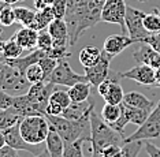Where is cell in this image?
I'll list each match as a JSON object with an SVG mask.
<instances>
[{"mask_svg":"<svg viewBox=\"0 0 160 157\" xmlns=\"http://www.w3.org/2000/svg\"><path fill=\"white\" fill-rule=\"evenodd\" d=\"M156 86H160V67L156 68Z\"/></svg>","mask_w":160,"mask_h":157,"instance_id":"cell-51","label":"cell"},{"mask_svg":"<svg viewBox=\"0 0 160 157\" xmlns=\"http://www.w3.org/2000/svg\"><path fill=\"white\" fill-rule=\"evenodd\" d=\"M4 3H7V4H15V3H19L22 2V0H3Z\"/></svg>","mask_w":160,"mask_h":157,"instance_id":"cell-52","label":"cell"},{"mask_svg":"<svg viewBox=\"0 0 160 157\" xmlns=\"http://www.w3.org/2000/svg\"><path fill=\"white\" fill-rule=\"evenodd\" d=\"M3 134L6 137L7 145L14 148L15 150H25V152L32 153V155H38L41 152L38 145H32L23 140V137L21 135V131H19V123L3 130Z\"/></svg>","mask_w":160,"mask_h":157,"instance_id":"cell-13","label":"cell"},{"mask_svg":"<svg viewBox=\"0 0 160 157\" xmlns=\"http://www.w3.org/2000/svg\"><path fill=\"white\" fill-rule=\"evenodd\" d=\"M14 15H15V22L22 25L23 27H30L34 22L36 11L28 8V7H14Z\"/></svg>","mask_w":160,"mask_h":157,"instance_id":"cell-26","label":"cell"},{"mask_svg":"<svg viewBox=\"0 0 160 157\" xmlns=\"http://www.w3.org/2000/svg\"><path fill=\"white\" fill-rule=\"evenodd\" d=\"M48 103H52V104H56L62 107L63 109H66L68 105L71 104V98L68 96V92H64V90H55L49 97V101Z\"/></svg>","mask_w":160,"mask_h":157,"instance_id":"cell-36","label":"cell"},{"mask_svg":"<svg viewBox=\"0 0 160 157\" xmlns=\"http://www.w3.org/2000/svg\"><path fill=\"white\" fill-rule=\"evenodd\" d=\"M55 19V15H53V11L52 8L49 7H44V8L41 10H37L36 11V18H34V22L33 25H32V29H34V30H44V29L48 27V25Z\"/></svg>","mask_w":160,"mask_h":157,"instance_id":"cell-23","label":"cell"},{"mask_svg":"<svg viewBox=\"0 0 160 157\" xmlns=\"http://www.w3.org/2000/svg\"><path fill=\"white\" fill-rule=\"evenodd\" d=\"M133 57L137 64H148L155 70L160 67V52L155 51L147 42H141L140 48L133 53Z\"/></svg>","mask_w":160,"mask_h":157,"instance_id":"cell-15","label":"cell"},{"mask_svg":"<svg viewBox=\"0 0 160 157\" xmlns=\"http://www.w3.org/2000/svg\"><path fill=\"white\" fill-rule=\"evenodd\" d=\"M12 103H14V97L10 96L8 92L0 89V108L8 109V108H11Z\"/></svg>","mask_w":160,"mask_h":157,"instance_id":"cell-44","label":"cell"},{"mask_svg":"<svg viewBox=\"0 0 160 157\" xmlns=\"http://www.w3.org/2000/svg\"><path fill=\"white\" fill-rule=\"evenodd\" d=\"M47 55L51 57H53V59H56V60L66 59V57L71 56V53L68 52L67 47H52V48L47 52Z\"/></svg>","mask_w":160,"mask_h":157,"instance_id":"cell-42","label":"cell"},{"mask_svg":"<svg viewBox=\"0 0 160 157\" xmlns=\"http://www.w3.org/2000/svg\"><path fill=\"white\" fill-rule=\"evenodd\" d=\"M100 56H101V51L97 47H93V45L85 47L79 52V63L82 64L83 68L92 67V66H94L99 61Z\"/></svg>","mask_w":160,"mask_h":157,"instance_id":"cell-25","label":"cell"},{"mask_svg":"<svg viewBox=\"0 0 160 157\" xmlns=\"http://www.w3.org/2000/svg\"><path fill=\"white\" fill-rule=\"evenodd\" d=\"M12 23H15V15H14V7L6 6L4 8L0 10V25H3L4 27L11 26Z\"/></svg>","mask_w":160,"mask_h":157,"instance_id":"cell-40","label":"cell"},{"mask_svg":"<svg viewBox=\"0 0 160 157\" xmlns=\"http://www.w3.org/2000/svg\"><path fill=\"white\" fill-rule=\"evenodd\" d=\"M56 90V85L49 81H41L37 83L30 85L28 90V96L32 100V103L36 105V108L41 112L42 115H45L47 105H48L51 94Z\"/></svg>","mask_w":160,"mask_h":157,"instance_id":"cell-9","label":"cell"},{"mask_svg":"<svg viewBox=\"0 0 160 157\" xmlns=\"http://www.w3.org/2000/svg\"><path fill=\"white\" fill-rule=\"evenodd\" d=\"M114 59V56H111L108 52H105L103 49L101 51V56L99 61H97L92 67H85V75L88 78V82L92 86H99L101 82L105 81L108 78V74H110V64L111 60Z\"/></svg>","mask_w":160,"mask_h":157,"instance_id":"cell-12","label":"cell"},{"mask_svg":"<svg viewBox=\"0 0 160 157\" xmlns=\"http://www.w3.org/2000/svg\"><path fill=\"white\" fill-rule=\"evenodd\" d=\"M123 137L114 130L105 120L96 114L90 112V142H92V157H101V152L105 146L119 144Z\"/></svg>","mask_w":160,"mask_h":157,"instance_id":"cell-2","label":"cell"},{"mask_svg":"<svg viewBox=\"0 0 160 157\" xmlns=\"http://www.w3.org/2000/svg\"><path fill=\"white\" fill-rule=\"evenodd\" d=\"M49 122L44 115L26 116L19 122V131L23 140L32 145H40L45 142L49 133Z\"/></svg>","mask_w":160,"mask_h":157,"instance_id":"cell-4","label":"cell"},{"mask_svg":"<svg viewBox=\"0 0 160 157\" xmlns=\"http://www.w3.org/2000/svg\"><path fill=\"white\" fill-rule=\"evenodd\" d=\"M23 48L17 42V40L12 37H10V40L4 41L3 45V51H2V56H4L6 59H15V57L22 56L23 53Z\"/></svg>","mask_w":160,"mask_h":157,"instance_id":"cell-28","label":"cell"},{"mask_svg":"<svg viewBox=\"0 0 160 157\" xmlns=\"http://www.w3.org/2000/svg\"><path fill=\"white\" fill-rule=\"evenodd\" d=\"M144 148L149 157H160V148L151 144L149 141H144Z\"/></svg>","mask_w":160,"mask_h":157,"instance_id":"cell-46","label":"cell"},{"mask_svg":"<svg viewBox=\"0 0 160 157\" xmlns=\"http://www.w3.org/2000/svg\"><path fill=\"white\" fill-rule=\"evenodd\" d=\"M138 2H140V3H147L148 0H138Z\"/></svg>","mask_w":160,"mask_h":157,"instance_id":"cell-56","label":"cell"},{"mask_svg":"<svg viewBox=\"0 0 160 157\" xmlns=\"http://www.w3.org/2000/svg\"><path fill=\"white\" fill-rule=\"evenodd\" d=\"M123 97H125V93H123V89H122L121 83L116 81V78L115 79L112 78V82H111L110 89H108L107 94L103 97L104 101H105V103H108V104L118 105V104H121L122 101H123Z\"/></svg>","mask_w":160,"mask_h":157,"instance_id":"cell-27","label":"cell"},{"mask_svg":"<svg viewBox=\"0 0 160 157\" xmlns=\"http://www.w3.org/2000/svg\"><path fill=\"white\" fill-rule=\"evenodd\" d=\"M30 83L18 68L11 66L4 56H0V89L10 93H25Z\"/></svg>","mask_w":160,"mask_h":157,"instance_id":"cell-5","label":"cell"},{"mask_svg":"<svg viewBox=\"0 0 160 157\" xmlns=\"http://www.w3.org/2000/svg\"><path fill=\"white\" fill-rule=\"evenodd\" d=\"M118 78L132 79L142 86H156V70L148 64H137L133 68L118 72Z\"/></svg>","mask_w":160,"mask_h":157,"instance_id":"cell-11","label":"cell"},{"mask_svg":"<svg viewBox=\"0 0 160 157\" xmlns=\"http://www.w3.org/2000/svg\"><path fill=\"white\" fill-rule=\"evenodd\" d=\"M6 145H7V142H6V137H4V134H3V131H0V148L6 146Z\"/></svg>","mask_w":160,"mask_h":157,"instance_id":"cell-49","label":"cell"},{"mask_svg":"<svg viewBox=\"0 0 160 157\" xmlns=\"http://www.w3.org/2000/svg\"><path fill=\"white\" fill-rule=\"evenodd\" d=\"M126 7L125 0H105L101 11V21L119 25L122 32H126Z\"/></svg>","mask_w":160,"mask_h":157,"instance_id":"cell-10","label":"cell"},{"mask_svg":"<svg viewBox=\"0 0 160 157\" xmlns=\"http://www.w3.org/2000/svg\"><path fill=\"white\" fill-rule=\"evenodd\" d=\"M121 116H119V119L116 120V122L114 123V125H111V127L114 130H116L119 134L123 137V140H125V127L127 123H130V119H129V115H127V111H126V107H125V103H121Z\"/></svg>","mask_w":160,"mask_h":157,"instance_id":"cell-37","label":"cell"},{"mask_svg":"<svg viewBox=\"0 0 160 157\" xmlns=\"http://www.w3.org/2000/svg\"><path fill=\"white\" fill-rule=\"evenodd\" d=\"M142 145H144V141H132V142L123 141L122 157H138Z\"/></svg>","mask_w":160,"mask_h":157,"instance_id":"cell-35","label":"cell"},{"mask_svg":"<svg viewBox=\"0 0 160 157\" xmlns=\"http://www.w3.org/2000/svg\"><path fill=\"white\" fill-rule=\"evenodd\" d=\"M45 55H47L45 51L36 48L33 51H30V53L25 55V56H19V57H15V59H7V61H8L11 66H14L15 68H18V70L25 75V71H26V68L29 67V66L38 63L40 59L44 57Z\"/></svg>","mask_w":160,"mask_h":157,"instance_id":"cell-19","label":"cell"},{"mask_svg":"<svg viewBox=\"0 0 160 157\" xmlns=\"http://www.w3.org/2000/svg\"><path fill=\"white\" fill-rule=\"evenodd\" d=\"M121 104L115 105V104H108L105 103L103 109H101V118H103L105 122L108 123V125H114L116 120L119 119V116H121Z\"/></svg>","mask_w":160,"mask_h":157,"instance_id":"cell-31","label":"cell"},{"mask_svg":"<svg viewBox=\"0 0 160 157\" xmlns=\"http://www.w3.org/2000/svg\"><path fill=\"white\" fill-rule=\"evenodd\" d=\"M11 111L15 115H18L21 119L26 118V116H36V115H42L41 112L36 108V105L32 103V100L29 98L28 93L22 94V96L14 97V103L11 105Z\"/></svg>","mask_w":160,"mask_h":157,"instance_id":"cell-17","label":"cell"},{"mask_svg":"<svg viewBox=\"0 0 160 157\" xmlns=\"http://www.w3.org/2000/svg\"><path fill=\"white\" fill-rule=\"evenodd\" d=\"M144 15L145 12L141 10H137L136 7L129 6L126 7V29L129 32V36L134 38L137 42H144L149 33L144 26Z\"/></svg>","mask_w":160,"mask_h":157,"instance_id":"cell-8","label":"cell"},{"mask_svg":"<svg viewBox=\"0 0 160 157\" xmlns=\"http://www.w3.org/2000/svg\"><path fill=\"white\" fill-rule=\"evenodd\" d=\"M58 63H59V60L53 59V57L48 56V55H45L44 57H41V59H40L38 64L41 66L42 72H44V81H48L49 75L52 74L53 70H55V67L58 66Z\"/></svg>","mask_w":160,"mask_h":157,"instance_id":"cell-38","label":"cell"},{"mask_svg":"<svg viewBox=\"0 0 160 157\" xmlns=\"http://www.w3.org/2000/svg\"><path fill=\"white\" fill-rule=\"evenodd\" d=\"M53 2H55V0H34L36 10H41V8H44V7L52 6Z\"/></svg>","mask_w":160,"mask_h":157,"instance_id":"cell-48","label":"cell"},{"mask_svg":"<svg viewBox=\"0 0 160 157\" xmlns=\"http://www.w3.org/2000/svg\"><path fill=\"white\" fill-rule=\"evenodd\" d=\"M3 27H4V26H3V25H0V37L3 36Z\"/></svg>","mask_w":160,"mask_h":157,"instance_id":"cell-55","label":"cell"},{"mask_svg":"<svg viewBox=\"0 0 160 157\" xmlns=\"http://www.w3.org/2000/svg\"><path fill=\"white\" fill-rule=\"evenodd\" d=\"M133 44H137L134 38L126 34H111L104 40L103 42V49L105 52H108L111 56H118L119 53H122L126 48H129Z\"/></svg>","mask_w":160,"mask_h":157,"instance_id":"cell-14","label":"cell"},{"mask_svg":"<svg viewBox=\"0 0 160 157\" xmlns=\"http://www.w3.org/2000/svg\"><path fill=\"white\" fill-rule=\"evenodd\" d=\"M101 157H122V146L119 144L108 145L103 149Z\"/></svg>","mask_w":160,"mask_h":157,"instance_id":"cell-43","label":"cell"},{"mask_svg":"<svg viewBox=\"0 0 160 157\" xmlns=\"http://www.w3.org/2000/svg\"><path fill=\"white\" fill-rule=\"evenodd\" d=\"M156 138H160V101L151 111V114L142 125L138 126V129L129 137H126L123 141H147L156 140Z\"/></svg>","mask_w":160,"mask_h":157,"instance_id":"cell-6","label":"cell"},{"mask_svg":"<svg viewBox=\"0 0 160 157\" xmlns=\"http://www.w3.org/2000/svg\"><path fill=\"white\" fill-rule=\"evenodd\" d=\"M17 40V42L25 51H33L37 48V40H38V32L32 27H22L19 29L15 34L12 36Z\"/></svg>","mask_w":160,"mask_h":157,"instance_id":"cell-20","label":"cell"},{"mask_svg":"<svg viewBox=\"0 0 160 157\" xmlns=\"http://www.w3.org/2000/svg\"><path fill=\"white\" fill-rule=\"evenodd\" d=\"M90 83L89 82H78L71 87H68V96L74 103H82L88 101L90 96Z\"/></svg>","mask_w":160,"mask_h":157,"instance_id":"cell-24","label":"cell"},{"mask_svg":"<svg viewBox=\"0 0 160 157\" xmlns=\"http://www.w3.org/2000/svg\"><path fill=\"white\" fill-rule=\"evenodd\" d=\"M144 42L149 44V45H151L155 51L160 52V32L159 33H152V34H149L148 37L145 38Z\"/></svg>","mask_w":160,"mask_h":157,"instance_id":"cell-45","label":"cell"},{"mask_svg":"<svg viewBox=\"0 0 160 157\" xmlns=\"http://www.w3.org/2000/svg\"><path fill=\"white\" fill-rule=\"evenodd\" d=\"M21 119L18 115H15L11 109H4V108H0V131L8 129L14 125L21 122Z\"/></svg>","mask_w":160,"mask_h":157,"instance_id":"cell-32","label":"cell"},{"mask_svg":"<svg viewBox=\"0 0 160 157\" xmlns=\"http://www.w3.org/2000/svg\"><path fill=\"white\" fill-rule=\"evenodd\" d=\"M3 45H4V41L0 40V53H2V51H3Z\"/></svg>","mask_w":160,"mask_h":157,"instance_id":"cell-54","label":"cell"},{"mask_svg":"<svg viewBox=\"0 0 160 157\" xmlns=\"http://www.w3.org/2000/svg\"><path fill=\"white\" fill-rule=\"evenodd\" d=\"M125 107H126L127 115H129L130 123L137 125V126L142 125L149 116V114H151V111L145 108H137V107H132V105H127V104H125Z\"/></svg>","mask_w":160,"mask_h":157,"instance_id":"cell-29","label":"cell"},{"mask_svg":"<svg viewBox=\"0 0 160 157\" xmlns=\"http://www.w3.org/2000/svg\"><path fill=\"white\" fill-rule=\"evenodd\" d=\"M88 141L85 138H79L74 142H67L64 144V155L63 157H85L82 152V145L83 142Z\"/></svg>","mask_w":160,"mask_h":157,"instance_id":"cell-33","label":"cell"},{"mask_svg":"<svg viewBox=\"0 0 160 157\" xmlns=\"http://www.w3.org/2000/svg\"><path fill=\"white\" fill-rule=\"evenodd\" d=\"M47 150L51 157H63L64 155V141L58 134V131L52 126L49 127V133L47 137Z\"/></svg>","mask_w":160,"mask_h":157,"instance_id":"cell-21","label":"cell"},{"mask_svg":"<svg viewBox=\"0 0 160 157\" xmlns=\"http://www.w3.org/2000/svg\"><path fill=\"white\" fill-rule=\"evenodd\" d=\"M0 157H21V156L18 155V152L14 148L6 145V146L0 148Z\"/></svg>","mask_w":160,"mask_h":157,"instance_id":"cell-47","label":"cell"},{"mask_svg":"<svg viewBox=\"0 0 160 157\" xmlns=\"http://www.w3.org/2000/svg\"><path fill=\"white\" fill-rule=\"evenodd\" d=\"M6 6H8V4H7V3H4V2H3V0H0V10H2V8H4ZM10 6H11V4H10Z\"/></svg>","mask_w":160,"mask_h":157,"instance_id":"cell-53","label":"cell"},{"mask_svg":"<svg viewBox=\"0 0 160 157\" xmlns=\"http://www.w3.org/2000/svg\"><path fill=\"white\" fill-rule=\"evenodd\" d=\"M25 78L28 79V82L30 83V85L44 81V72H42L41 66H40L38 63L30 64L26 68V71H25Z\"/></svg>","mask_w":160,"mask_h":157,"instance_id":"cell-34","label":"cell"},{"mask_svg":"<svg viewBox=\"0 0 160 157\" xmlns=\"http://www.w3.org/2000/svg\"><path fill=\"white\" fill-rule=\"evenodd\" d=\"M49 125L53 127L58 134L62 137L64 144L74 142L79 138H85L90 141V116L81 120H71L62 115H44Z\"/></svg>","mask_w":160,"mask_h":157,"instance_id":"cell-3","label":"cell"},{"mask_svg":"<svg viewBox=\"0 0 160 157\" xmlns=\"http://www.w3.org/2000/svg\"><path fill=\"white\" fill-rule=\"evenodd\" d=\"M52 45H53V40L48 33V30H47V29L40 30L38 32V40H37V48L48 52V51L52 48Z\"/></svg>","mask_w":160,"mask_h":157,"instance_id":"cell-39","label":"cell"},{"mask_svg":"<svg viewBox=\"0 0 160 157\" xmlns=\"http://www.w3.org/2000/svg\"><path fill=\"white\" fill-rule=\"evenodd\" d=\"M123 103L127 105H132V107H137V108H145L152 111L155 107V103L152 100H149L147 96H144L142 93L138 92H129L125 94L123 97Z\"/></svg>","mask_w":160,"mask_h":157,"instance_id":"cell-22","label":"cell"},{"mask_svg":"<svg viewBox=\"0 0 160 157\" xmlns=\"http://www.w3.org/2000/svg\"><path fill=\"white\" fill-rule=\"evenodd\" d=\"M34 157H51V156H49V153H48V150H47V148H45V150H41L38 155H34Z\"/></svg>","mask_w":160,"mask_h":157,"instance_id":"cell-50","label":"cell"},{"mask_svg":"<svg viewBox=\"0 0 160 157\" xmlns=\"http://www.w3.org/2000/svg\"><path fill=\"white\" fill-rule=\"evenodd\" d=\"M144 26L151 34L152 33H159L160 32V12L156 7L153 8L152 12H145Z\"/></svg>","mask_w":160,"mask_h":157,"instance_id":"cell-30","label":"cell"},{"mask_svg":"<svg viewBox=\"0 0 160 157\" xmlns=\"http://www.w3.org/2000/svg\"><path fill=\"white\" fill-rule=\"evenodd\" d=\"M105 0H67L64 21L68 27L70 45H75L85 30L101 21Z\"/></svg>","mask_w":160,"mask_h":157,"instance_id":"cell-1","label":"cell"},{"mask_svg":"<svg viewBox=\"0 0 160 157\" xmlns=\"http://www.w3.org/2000/svg\"><path fill=\"white\" fill-rule=\"evenodd\" d=\"M47 30L51 34L53 40L52 47H67L70 44V38H68V27L64 19H58L55 18L51 23L48 25Z\"/></svg>","mask_w":160,"mask_h":157,"instance_id":"cell-16","label":"cell"},{"mask_svg":"<svg viewBox=\"0 0 160 157\" xmlns=\"http://www.w3.org/2000/svg\"><path fill=\"white\" fill-rule=\"evenodd\" d=\"M48 81L55 83L56 86L71 87L72 85H75L78 82H88V78H86L85 74H82V75L77 74L71 68V66L68 64V61L66 59H60L58 66L55 67V70L49 75Z\"/></svg>","mask_w":160,"mask_h":157,"instance_id":"cell-7","label":"cell"},{"mask_svg":"<svg viewBox=\"0 0 160 157\" xmlns=\"http://www.w3.org/2000/svg\"><path fill=\"white\" fill-rule=\"evenodd\" d=\"M93 109H94V103H90V101H82V103L71 101V104L63 111L62 116L71 120H81V119L89 118L90 112Z\"/></svg>","mask_w":160,"mask_h":157,"instance_id":"cell-18","label":"cell"},{"mask_svg":"<svg viewBox=\"0 0 160 157\" xmlns=\"http://www.w3.org/2000/svg\"><path fill=\"white\" fill-rule=\"evenodd\" d=\"M51 8L53 11V15L58 19H64L66 15V10H67V0H55L51 6Z\"/></svg>","mask_w":160,"mask_h":157,"instance_id":"cell-41","label":"cell"}]
</instances>
